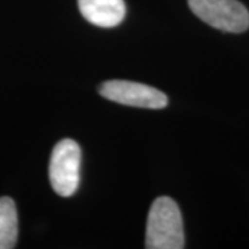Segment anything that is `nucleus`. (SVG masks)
Segmentation results:
<instances>
[{
    "instance_id": "423d86ee",
    "label": "nucleus",
    "mask_w": 249,
    "mask_h": 249,
    "mask_svg": "<svg viewBox=\"0 0 249 249\" xmlns=\"http://www.w3.org/2000/svg\"><path fill=\"white\" fill-rule=\"evenodd\" d=\"M18 214L14 201L9 196L0 198V249H11L17 245Z\"/></svg>"
},
{
    "instance_id": "20e7f679",
    "label": "nucleus",
    "mask_w": 249,
    "mask_h": 249,
    "mask_svg": "<svg viewBox=\"0 0 249 249\" xmlns=\"http://www.w3.org/2000/svg\"><path fill=\"white\" fill-rule=\"evenodd\" d=\"M100 94L109 101L129 107L162 109L168 106V97L160 90L130 80H108L100 86Z\"/></svg>"
},
{
    "instance_id": "f257e3e1",
    "label": "nucleus",
    "mask_w": 249,
    "mask_h": 249,
    "mask_svg": "<svg viewBox=\"0 0 249 249\" xmlns=\"http://www.w3.org/2000/svg\"><path fill=\"white\" fill-rule=\"evenodd\" d=\"M145 248H184L181 213L178 204L169 196H160L151 205L147 219Z\"/></svg>"
},
{
    "instance_id": "39448f33",
    "label": "nucleus",
    "mask_w": 249,
    "mask_h": 249,
    "mask_svg": "<svg viewBox=\"0 0 249 249\" xmlns=\"http://www.w3.org/2000/svg\"><path fill=\"white\" fill-rule=\"evenodd\" d=\"M78 6L90 24L101 28L119 25L126 14L124 0H78Z\"/></svg>"
},
{
    "instance_id": "f03ea898",
    "label": "nucleus",
    "mask_w": 249,
    "mask_h": 249,
    "mask_svg": "<svg viewBox=\"0 0 249 249\" xmlns=\"http://www.w3.org/2000/svg\"><path fill=\"white\" fill-rule=\"evenodd\" d=\"M80 152L78 142L65 139L55 144L49 163V178L53 190L60 196H72L80 180Z\"/></svg>"
},
{
    "instance_id": "7ed1b4c3",
    "label": "nucleus",
    "mask_w": 249,
    "mask_h": 249,
    "mask_svg": "<svg viewBox=\"0 0 249 249\" xmlns=\"http://www.w3.org/2000/svg\"><path fill=\"white\" fill-rule=\"evenodd\" d=\"M196 17L224 32L241 34L249 28V11L238 0H188Z\"/></svg>"
}]
</instances>
